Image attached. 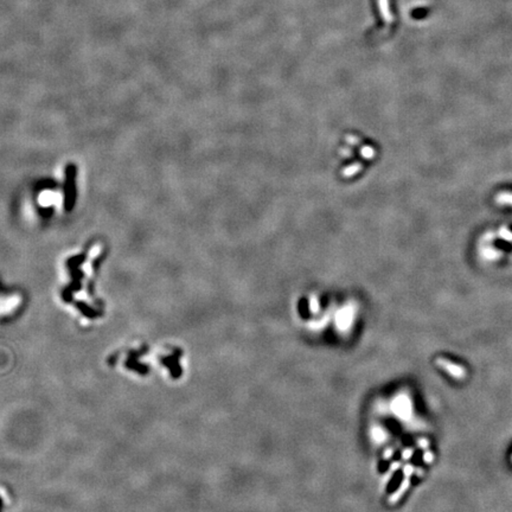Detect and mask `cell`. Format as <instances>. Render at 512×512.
<instances>
[{"label":"cell","instance_id":"obj_1","mask_svg":"<svg viewBox=\"0 0 512 512\" xmlns=\"http://www.w3.org/2000/svg\"><path fill=\"white\" fill-rule=\"evenodd\" d=\"M437 365L441 366L446 373L451 375L452 377L456 378V380H463L464 377H466V369H464L463 366H460L455 363H452L447 361V359H437Z\"/></svg>","mask_w":512,"mask_h":512},{"label":"cell","instance_id":"obj_2","mask_svg":"<svg viewBox=\"0 0 512 512\" xmlns=\"http://www.w3.org/2000/svg\"><path fill=\"white\" fill-rule=\"evenodd\" d=\"M378 5H380L383 21H384L386 24L392 23L393 18H392V13H390L389 0H378Z\"/></svg>","mask_w":512,"mask_h":512},{"label":"cell","instance_id":"obj_3","mask_svg":"<svg viewBox=\"0 0 512 512\" xmlns=\"http://www.w3.org/2000/svg\"><path fill=\"white\" fill-rule=\"evenodd\" d=\"M429 14V9L422 7V9H414L412 11V17L414 19H423Z\"/></svg>","mask_w":512,"mask_h":512}]
</instances>
